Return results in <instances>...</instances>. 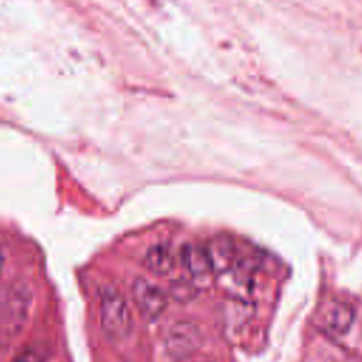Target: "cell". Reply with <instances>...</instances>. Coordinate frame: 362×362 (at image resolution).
<instances>
[{
	"mask_svg": "<svg viewBox=\"0 0 362 362\" xmlns=\"http://www.w3.org/2000/svg\"><path fill=\"white\" fill-rule=\"evenodd\" d=\"M100 322L103 331L115 339L127 337L132 331V313L124 297L115 288H106L100 298Z\"/></svg>",
	"mask_w": 362,
	"mask_h": 362,
	"instance_id": "obj_1",
	"label": "cell"
},
{
	"mask_svg": "<svg viewBox=\"0 0 362 362\" xmlns=\"http://www.w3.org/2000/svg\"><path fill=\"white\" fill-rule=\"evenodd\" d=\"M202 344L199 328L189 321L175 322L167 332L164 339L165 352L175 361H182L198 351Z\"/></svg>",
	"mask_w": 362,
	"mask_h": 362,
	"instance_id": "obj_2",
	"label": "cell"
},
{
	"mask_svg": "<svg viewBox=\"0 0 362 362\" xmlns=\"http://www.w3.org/2000/svg\"><path fill=\"white\" fill-rule=\"evenodd\" d=\"M132 294L136 307L146 320L158 318L168 303L165 293L158 286L143 277L134 280Z\"/></svg>",
	"mask_w": 362,
	"mask_h": 362,
	"instance_id": "obj_3",
	"label": "cell"
},
{
	"mask_svg": "<svg viewBox=\"0 0 362 362\" xmlns=\"http://www.w3.org/2000/svg\"><path fill=\"white\" fill-rule=\"evenodd\" d=\"M182 263L195 286H206L214 274L206 247L199 245H187L181 253Z\"/></svg>",
	"mask_w": 362,
	"mask_h": 362,
	"instance_id": "obj_4",
	"label": "cell"
},
{
	"mask_svg": "<svg viewBox=\"0 0 362 362\" xmlns=\"http://www.w3.org/2000/svg\"><path fill=\"white\" fill-rule=\"evenodd\" d=\"M214 274L226 273L235 266V246L228 236H216L206 246Z\"/></svg>",
	"mask_w": 362,
	"mask_h": 362,
	"instance_id": "obj_5",
	"label": "cell"
},
{
	"mask_svg": "<svg viewBox=\"0 0 362 362\" xmlns=\"http://www.w3.org/2000/svg\"><path fill=\"white\" fill-rule=\"evenodd\" d=\"M354 308L348 303L334 301L322 317L324 329L331 335H344L354 322Z\"/></svg>",
	"mask_w": 362,
	"mask_h": 362,
	"instance_id": "obj_6",
	"label": "cell"
},
{
	"mask_svg": "<svg viewBox=\"0 0 362 362\" xmlns=\"http://www.w3.org/2000/svg\"><path fill=\"white\" fill-rule=\"evenodd\" d=\"M144 266L154 274H167L174 266V256L167 243L153 245L146 256Z\"/></svg>",
	"mask_w": 362,
	"mask_h": 362,
	"instance_id": "obj_7",
	"label": "cell"
},
{
	"mask_svg": "<svg viewBox=\"0 0 362 362\" xmlns=\"http://www.w3.org/2000/svg\"><path fill=\"white\" fill-rule=\"evenodd\" d=\"M195 291V284L192 283H187V281H178L177 284H174L173 287V294L175 298H181V300H188L192 297Z\"/></svg>",
	"mask_w": 362,
	"mask_h": 362,
	"instance_id": "obj_8",
	"label": "cell"
},
{
	"mask_svg": "<svg viewBox=\"0 0 362 362\" xmlns=\"http://www.w3.org/2000/svg\"><path fill=\"white\" fill-rule=\"evenodd\" d=\"M13 362H38V359H37V355L34 352L24 351Z\"/></svg>",
	"mask_w": 362,
	"mask_h": 362,
	"instance_id": "obj_9",
	"label": "cell"
},
{
	"mask_svg": "<svg viewBox=\"0 0 362 362\" xmlns=\"http://www.w3.org/2000/svg\"><path fill=\"white\" fill-rule=\"evenodd\" d=\"M3 266H4V256H3L1 246H0V276H1V272H3Z\"/></svg>",
	"mask_w": 362,
	"mask_h": 362,
	"instance_id": "obj_10",
	"label": "cell"
}]
</instances>
